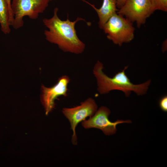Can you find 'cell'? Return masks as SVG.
<instances>
[{
	"label": "cell",
	"mask_w": 167,
	"mask_h": 167,
	"mask_svg": "<svg viewBox=\"0 0 167 167\" xmlns=\"http://www.w3.org/2000/svg\"><path fill=\"white\" fill-rule=\"evenodd\" d=\"M58 10L57 7L55 8L52 17L43 19L44 24L48 29L44 32L45 39L57 45L64 52L82 53L85 49V45L78 37L75 26L78 21L85 20L78 17L73 21L68 18L62 20L58 16Z\"/></svg>",
	"instance_id": "cell-1"
},
{
	"label": "cell",
	"mask_w": 167,
	"mask_h": 167,
	"mask_svg": "<svg viewBox=\"0 0 167 167\" xmlns=\"http://www.w3.org/2000/svg\"><path fill=\"white\" fill-rule=\"evenodd\" d=\"M128 67L127 66H125L122 71L118 72L112 78H110L103 72V65L98 61L94 66L93 72L96 79L97 89L100 93H108L113 90L121 91L126 97L130 96L132 91L138 95H142L146 93L150 84L151 80L139 84H134L125 73V70Z\"/></svg>",
	"instance_id": "cell-2"
},
{
	"label": "cell",
	"mask_w": 167,
	"mask_h": 167,
	"mask_svg": "<svg viewBox=\"0 0 167 167\" xmlns=\"http://www.w3.org/2000/svg\"><path fill=\"white\" fill-rule=\"evenodd\" d=\"M102 29L107 34L108 39L120 46L134 38L135 28L132 22L117 13L109 18Z\"/></svg>",
	"instance_id": "cell-3"
},
{
	"label": "cell",
	"mask_w": 167,
	"mask_h": 167,
	"mask_svg": "<svg viewBox=\"0 0 167 167\" xmlns=\"http://www.w3.org/2000/svg\"><path fill=\"white\" fill-rule=\"evenodd\" d=\"M49 0H12L11 8L14 15L13 27L17 29L24 24L23 18L28 16L31 19H37L48 7Z\"/></svg>",
	"instance_id": "cell-4"
},
{
	"label": "cell",
	"mask_w": 167,
	"mask_h": 167,
	"mask_svg": "<svg viewBox=\"0 0 167 167\" xmlns=\"http://www.w3.org/2000/svg\"><path fill=\"white\" fill-rule=\"evenodd\" d=\"M154 11L151 0H126L118 14L135 22L139 28Z\"/></svg>",
	"instance_id": "cell-5"
},
{
	"label": "cell",
	"mask_w": 167,
	"mask_h": 167,
	"mask_svg": "<svg viewBox=\"0 0 167 167\" xmlns=\"http://www.w3.org/2000/svg\"><path fill=\"white\" fill-rule=\"evenodd\" d=\"M97 109V105L94 100L92 98H88L78 106L63 109L62 112L69 120L73 131L72 141L73 144H76L77 142L75 128L78 124L84 120L87 117L92 116Z\"/></svg>",
	"instance_id": "cell-6"
},
{
	"label": "cell",
	"mask_w": 167,
	"mask_h": 167,
	"mask_svg": "<svg viewBox=\"0 0 167 167\" xmlns=\"http://www.w3.org/2000/svg\"><path fill=\"white\" fill-rule=\"evenodd\" d=\"M110 113V111L108 108L102 106L89 119L83 121L82 125L85 129L94 128L100 129L105 135H109L115 133L117 125L123 123L131 122L130 120H119L112 122L108 118Z\"/></svg>",
	"instance_id": "cell-7"
},
{
	"label": "cell",
	"mask_w": 167,
	"mask_h": 167,
	"mask_svg": "<svg viewBox=\"0 0 167 167\" xmlns=\"http://www.w3.org/2000/svg\"><path fill=\"white\" fill-rule=\"evenodd\" d=\"M69 77L66 75L59 78L57 83L50 88L41 86V101L46 115H47L54 107V101L58 96H67V86L70 81Z\"/></svg>",
	"instance_id": "cell-8"
},
{
	"label": "cell",
	"mask_w": 167,
	"mask_h": 167,
	"mask_svg": "<svg viewBox=\"0 0 167 167\" xmlns=\"http://www.w3.org/2000/svg\"><path fill=\"white\" fill-rule=\"evenodd\" d=\"M81 0L88 3L96 11L99 18V27L101 29L109 18L118 11L116 0H103L102 5L99 9L85 0Z\"/></svg>",
	"instance_id": "cell-9"
},
{
	"label": "cell",
	"mask_w": 167,
	"mask_h": 167,
	"mask_svg": "<svg viewBox=\"0 0 167 167\" xmlns=\"http://www.w3.org/2000/svg\"><path fill=\"white\" fill-rule=\"evenodd\" d=\"M9 11L6 0H0V25L2 31L5 34L11 32L9 19Z\"/></svg>",
	"instance_id": "cell-10"
},
{
	"label": "cell",
	"mask_w": 167,
	"mask_h": 167,
	"mask_svg": "<svg viewBox=\"0 0 167 167\" xmlns=\"http://www.w3.org/2000/svg\"><path fill=\"white\" fill-rule=\"evenodd\" d=\"M154 11L156 10L167 11V0H151Z\"/></svg>",
	"instance_id": "cell-11"
},
{
	"label": "cell",
	"mask_w": 167,
	"mask_h": 167,
	"mask_svg": "<svg viewBox=\"0 0 167 167\" xmlns=\"http://www.w3.org/2000/svg\"><path fill=\"white\" fill-rule=\"evenodd\" d=\"M159 105L161 109L163 111H167V96L165 95L163 96L160 99Z\"/></svg>",
	"instance_id": "cell-12"
},
{
	"label": "cell",
	"mask_w": 167,
	"mask_h": 167,
	"mask_svg": "<svg viewBox=\"0 0 167 167\" xmlns=\"http://www.w3.org/2000/svg\"><path fill=\"white\" fill-rule=\"evenodd\" d=\"M6 1L8 6L9 11V24L10 26H12L14 22V17L11 8V0H6Z\"/></svg>",
	"instance_id": "cell-13"
},
{
	"label": "cell",
	"mask_w": 167,
	"mask_h": 167,
	"mask_svg": "<svg viewBox=\"0 0 167 167\" xmlns=\"http://www.w3.org/2000/svg\"><path fill=\"white\" fill-rule=\"evenodd\" d=\"M126 0H116L117 6L120 8L124 4Z\"/></svg>",
	"instance_id": "cell-14"
},
{
	"label": "cell",
	"mask_w": 167,
	"mask_h": 167,
	"mask_svg": "<svg viewBox=\"0 0 167 167\" xmlns=\"http://www.w3.org/2000/svg\"><path fill=\"white\" fill-rule=\"evenodd\" d=\"M53 0H49V1H53Z\"/></svg>",
	"instance_id": "cell-15"
}]
</instances>
